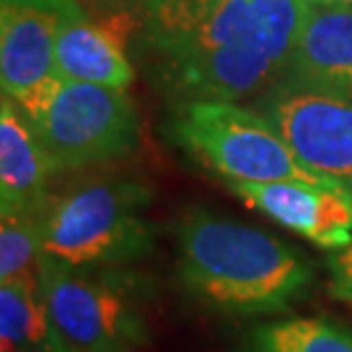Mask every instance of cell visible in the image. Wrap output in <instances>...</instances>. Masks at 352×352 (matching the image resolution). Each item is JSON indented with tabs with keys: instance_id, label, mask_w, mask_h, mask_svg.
Masks as SVG:
<instances>
[{
	"instance_id": "cell-1",
	"label": "cell",
	"mask_w": 352,
	"mask_h": 352,
	"mask_svg": "<svg viewBox=\"0 0 352 352\" xmlns=\"http://www.w3.org/2000/svg\"><path fill=\"white\" fill-rule=\"evenodd\" d=\"M309 0H142V48L183 101L238 103L291 69Z\"/></svg>"
},
{
	"instance_id": "cell-2",
	"label": "cell",
	"mask_w": 352,
	"mask_h": 352,
	"mask_svg": "<svg viewBox=\"0 0 352 352\" xmlns=\"http://www.w3.org/2000/svg\"><path fill=\"white\" fill-rule=\"evenodd\" d=\"M181 279L197 300L224 314L291 309L311 286V267L291 245L243 222L190 208L176 227Z\"/></svg>"
},
{
	"instance_id": "cell-3",
	"label": "cell",
	"mask_w": 352,
	"mask_h": 352,
	"mask_svg": "<svg viewBox=\"0 0 352 352\" xmlns=\"http://www.w3.org/2000/svg\"><path fill=\"white\" fill-rule=\"evenodd\" d=\"M151 192L124 176L80 181L41 213L44 256L76 270L135 261L151 248Z\"/></svg>"
},
{
	"instance_id": "cell-4",
	"label": "cell",
	"mask_w": 352,
	"mask_h": 352,
	"mask_svg": "<svg viewBox=\"0 0 352 352\" xmlns=\"http://www.w3.org/2000/svg\"><path fill=\"white\" fill-rule=\"evenodd\" d=\"M167 131L183 151L227 183L293 181L341 190L314 172L277 126L254 108L229 101H183L174 108Z\"/></svg>"
},
{
	"instance_id": "cell-5",
	"label": "cell",
	"mask_w": 352,
	"mask_h": 352,
	"mask_svg": "<svg viewBox=\"0 0 352 352\" xmlns=\"http://www.w3.org/2000/svg\"><path fill=\"white\" fill-rule=\"evenodd\" d=\"M51 172L126 158L140 142V115L126 89L60 80L30 119Z\"/></svg>"
},
{
	"instance_id": "cell-6",
	"label": "cell",
	"mask_w": 352,
	"mask_h": 352,
	"mask_svg": "<svg viewBox=\"0 0 352 352\" xmlns=\"http://www.w3.org/2000/svg\"><path fill=\"white\" fill-rule=\"evenodd\" d=\"M41 295L51 336L67 352H131L146 339L138 302L119 281L44 256Z\"/></svg>"
},
{
	"instance_id": "cell-7",
	"label": "cell",
	"mask_w": 352,
	"mask_h": 352,
	"mask_svg": "<svg viewBox=\"0 0 352 352\" xmlns=\"http://www.w3.org/2000/svg\"><path fill=\"white\" fill-rule=\"evenodd\" d=\"M295 153L352 197V91L307 85L286 76L254 105Z\"/></svg>"
},
{
	"instance_id": "cell-8",
	"label": "cell",
	"mask_w": 352,
	"mask_h": 352,
	"mask_svg": "<svg viewBox=\"0 0 352 352\" xmlns=\"http://www.w3.org/2000/svg\"><path fill=\"white\" fill-rule=\"evenodd\" d=\"M65 0H0V85L28 119L58 87V30Z\"/></svg>"
},
{
	"instance_id": "cell-9",
	"label": "cell",
	"mask_w": 352,
	"mask_h": 352,
	"mask_svg": "<svg viewBox=\"0 0 352 352\" xmlns=\"http://www.w3.org/2000/svg\"><path fill=\"white\" fill-rule=\"evenodd\" d=\"M248 206L322 250L352 245V197L307 183H227Z\"/></svg>"
},
{
	"instance_id": "cell-10",
	"label": "cell",
	"mask_w": 352,
	"mask_h": 352,
	"mask_svg": "<svg viewBox=\"0 0 352 352\" xmlns=\"http://www.w3.org/2000/svg\"><path fill=\"white\" fill-rule=\"evenodd\" d=\"M58 76L60 80L91 82L115 89H126L135 78L122 32L89 19L78 0H65L62 5Z\"/></svg>"
},
{
	"instance_id": "cell-11",
	"label": "cell",
	"mask_w": 352,
	"mask_h": 352,
	"mask_svg": "<svg viewBox=\"0 0 352 352\" xmlns=\"http://www.w3.org/2000/svg\"><path fill=\"white\" fill-rule=\"evenodd\" d=\"M51 165L30 119L12 98L0 101V213L41 215Z\"/></svg>"
},
{
	"instance_id": "cell-12",
	"label": "cell",
	"mask_w": 352,
	"mask_h": 352,
	"mask_svg": "<svg viewBox=\"0 0 352 352\" xmlns=\"http://www.w3.org/2000/svg\"><path fill=\"white\" fill-rule=\"evenodd\" d=\"M288 76L327 89L352 91V10L309 3Z\"/></svg>"
},
{
	"instance_id": "cell-13",
	"label": "cell",
	"mask_w": 352,
	"mask_h": 352,
	"mask_svg": "<svg viewBox=\"0 0 352 352\" xmlns=\"http://www.w3.org/2000/svg\"><path fill=\"white\" fill-rule=\"evenodd\" d=\"M0 279L41 293V215L0 213Z\"/></svg>"
},
{
	"instance_id": "cell-14",
	"label": "cell",
	"mask_w": 352,
	"mask_h": 352,
	"mask_svg": "<svg viewBox=\"0 0 352 352\" xmlns=\"http://www.w3.org/2000/svg\"><path fill=\"white\" fill-rule=\"evenodd\" d=\"M254 352H352V332L325 318H291L258 327Z\"/></svg>"
},
{
	"instance_id": "cell-15",
	"label": "cell",
	"mask_w": 352,
	"mask_h": 352,
	"mask_svg": "<svg viewBox=\"0 0 352 352\" xmlns=\"http://www.w3.org/2000/svg\"><path fill=\"white\" fill-rule=\"evenodd\" d=\"M48 339L44 295L19 284L0 286V352H23Z\"/></svg>"
},
{
	"instance_id": "cell-16",
	"label": "cell",
	"mask_w": 352,
	"mask_h": 352,
	"mask_svg": "<svg viewBox=\"0 0 352 352\" xmlns=\"http://www.w3.org/2000/svg\"><path fill=\"white\" fill-rule=\"evenodd\" d=\"M329 291L352 307V245L329 258Z\"/></svg>"
},
{
	"instance_id": "cell-17",
	"label": "cell",
	"mask_w": 352,
	"mask_h": 352,
	"mask_svg": "<svg viewBox=\"0 0 352 352\" xmlns=\"http://www.w3.org/2000/svg\"><path fill=\"white\" fill-rule=\"evenodd\" d=\"M23 352H67L65 348L60 346L58 341L53 339H48V341H44V343H39V346H32V348H28V350H23Z\"/></svg>"
},
{
	"instance_id": "cell-18",
	"label": "cell",
	"mask_w": 352,
	"mask_h": 352,
	"mask_svg": "<svg viewBox=\"0 0 352 352\" xmlns=\"http://www.w3.org/2000/svg\"><path fill=\"white\" fill-rule=\"evenodd\" d=\"M316 5H329V7H350L352 10V0H309Z\"/></svg>"
}]
</instances>
